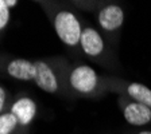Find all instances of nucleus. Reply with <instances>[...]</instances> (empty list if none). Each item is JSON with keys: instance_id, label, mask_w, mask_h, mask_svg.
<instances>
[{"instance_id": "nucleus-1", "label": "nucleus", "mask_w": 151, "mask_h": 134, "mask_svg": "<svg viewBox=\"0 0 151 134\" xmlns=\"http://www.w3.org/2000/svg\"><path fill=\"white\" fill-rule=\"evenodd\" d=\"M68 86L77 95L93 97L101 89L99 74L88 65H77L68 72Z\"/></svg>"}, {"instance_id": "nucleus-2", "label": "nucleus", "mask_w": 151, "mask_h": 134, "mask_svg": "<svg viewBox=\"0 0 151 134\" xmlns=\"http://www.w3.org/2000/svg\"><path fill=\"white\" fill-rule=\"evenodd\" d=\"M54 27L58 38L68 47L80 46L82 28L77 16L70 11H60L54 18Z\"/></svg>"}, {"instance_id": "nucleus-3", "label": "nucleus", "mask_w": 151, "mask_h": 134, "mask_svg": "<svg viewBox=\"0 0 151 134\" xmlns=\"http://www.w3.org/2000/svg\"><path fill=\"white\" fill-rule=\"evenodd\" d=\"M35 63V75L34 82L39 89L49 94H57L61 91L62 82L58 72L53 69L50 63L45 60H37Z\"/></svg>"}, {"instance_id": "nucleus-4", "label": "nucleus", "mask_w": 151, "mask_h": 134, "mask_svg": "<svg viewBox=\"0 0 151 134\" xmlns=\"http://www.w3.org/2000/svg\"><path fill=\"white\" fill-rule=\"evenodd\" d=\"M122 106L123 117L132 126H143L151 122V109L143 103L131 99L128 97H122L119 101Z\"/></svg>"}, {"instance_id": "nucleus-5", "label": "nucleus", "mask_w": 151, "mask_h": 134, "mask_svg": "<svg viewBox=\"0 0 151 134\" xmlns=\"http://www.w3.org/2000/svg\"><path fill=\"white\" fill-rule=\"evenodd\" d=\"M80 46H81V50L85 52V55H88L89 58H93V59L100 58L105 51L104 39L99 34V31L91 27H86L82 30Z\"/></svg>"}, {"instance_id": "nucleus-6", "label": "nucleus", "mask_w": 151, "mask_h": 134, "mask_svg": "<svg viewBox=\"0 0 151 134\" xmlns=\"http://www.w3.org/2000/svg\"><path fill=\"white\" fill-rule=\"evenodd\" d=\"M115 90H119L123 93V95L131 98L139 103H143L151 109V90L142 83L136 82H117L115 81L112 83Z\"/></svg>"}, {"instance_id": "nucleus-7", "label": "nucleus", "mask_w": 151, "mask_h": 134, "mask_svg": "<svg viewBox=\"0 0 151 134\" xmlns=\"http://www.w3.org/2000/svg\"><path fill=\"white\" fill-rule=\"evenodd\" d=\"M123 22H124V12L122 7L116 4L105 6L99 12V24L105 31H115L122 27Z\"/></svg>"}, {"instance_id": "nucleus-8", "label": "nucleus", "mask_w": 151, "mask_h": 134, "mask_svg": "<svg viewBox=\"0 0 151 134\" xmlns=\"http://www.w3.org/2000/svg\"><path fill=\"white\" fill-rule=\"evenodd\" d=\"M11 113L16 117L19 125L27 126L32 122L37 114V103L28 97H20L11 106Z\"/></svg>"}, {"instance_id": "nucleus-9", "label": "nucleus", "mask_w": 151, "mask_h": 134, "mask_svg": "<svg viewBox=\"0 0 151 134\" xmlns=\"http://www.w3.org/2000/svg\"><path fill=\"white\" fill-rule=\"evenodd\" d=\"M7 72L19 81H34L35 63L27 59H14L7 65Z\"/></svg>"}, {"instance_id": "nucleus-10", "label": "nucleus", "mask_w": 151, "mask_h": 134, "mask_svg": "<svg viewBox=\"0 0 151 134\" xmlns=\"http://www.w3.org/2000/svg\"><path fill=\"white\" fill-rule=\"evenodd\" d=\"M18 125V119L11 111L0 114V134H12Z\"/></svg>"}, {"instance_id": "nucleus-11", "label": "nucleus", "mask_w": 151, "mask_h": 134, "mask_svg": "<svg viewBox=\"0 0 151 134\" xmlns=\"http://www.w3.org/2000/svg\"><path fill=\"white\" fill-rule=\"evenodd\" d=\"M9 22V7L4 0H0V30H3Z\"/></svg>"}, {"instance_id": "nucleus-12", "label": "nucleus", "mask_w": 151, "mask_h": 134, "mask_svg": "<svg viewBox=\"0 0 151 134\" xmlns=\"http://www.w3.org/2000/svg\"><path fill=\"white\" fill-rule=\"evenodd\" d=\"M6 98H7V94H6V90L3 87H0V113L3 110L4 107V103H6Z\"/></svg>"}, {"instance_id": "nucleus-13", "label": "nucleus", "mask_w": 151, "mask_h": 134, "mask_svg": "<svg viewBox=\"0 0 151 134\" xmlns=\"http://www.w3.org/2000/svg\"><path fill=\"white\" fill-rule=\"evenodd\" d=\"M4 1L7 3V6H8L9 8H11V7H15L16 3H18V0H4Z\"/></svg>"}, {"instance_id": "nucleus-14", "label": "nucleus", "mask_w": 151, "mask_h": 134, "mask_svg": "<svg viewBox=\"0 0 151 134\" xmlns=\"http://www.w3.org/2000/svg\"><path fill=\"white\" fill-rule=\"evenodd\" d=\"M138 134H151V131H148V130H143V131H139Z\"/></svg>"}]
</instances>
